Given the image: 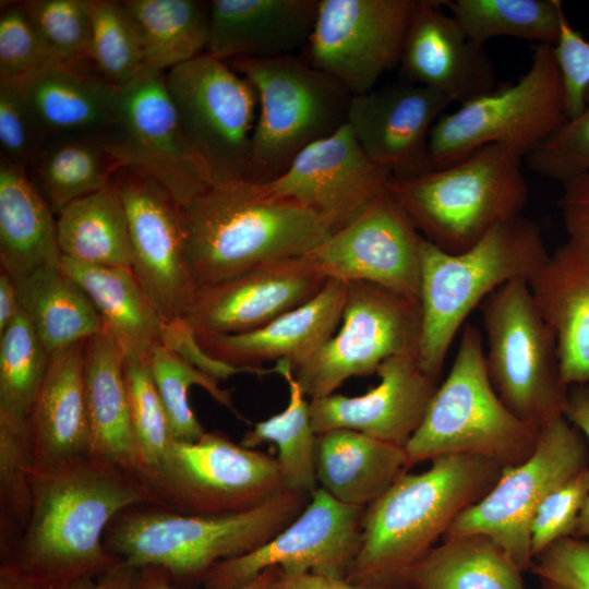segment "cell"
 I'll list each match as a JSON object with an SVG mask.
<instances>
[{
  "instance_id": "obj_20",
  "label": "cell",
  "mask_w": 589,
  "mask_h": 589,
  "mask_svg": "<svg viewBox=\"0 0 589 589\" xmlns=\"http://www.w3.org/2000/svg\"><path fill=\"white\" fill-rule=\"evenodd\" d=\"M392 176L368 157L345 124L303 149L280 176L257 184L267 196L314 211L333 233L383 193Z\"/></svg>"
},
{
  "instance_id": "obj_44",
  "label": "cell",
  "mask_w": 589,
  "mask_h": 589,
  "mask_svg": "<svg viewBox=\"0 0 589 589\" xmlns=\"http://www.w3.org/2000/svg\"><path fill=\"white\" fill-rule=\"evenodd\" d=\"M34 465L27 422L0 418L1 551L26 528L32 506L31 469Z\"/></svg>"
},
{
  "instance_id": "obj_13",
  "label": "cell",
  "mask_w": 589,
  "mask_h": 589,
  "mask_svg": "<svg viewBox=\"0 0 589 589\" xmlns=\"http://www.w3.org/2000/svg\"><path fill=\"white\" fill-rule=\"evenodd\" d=\"M184 135L214 183L248 180L259 112L252 83L204 52L168 71Z\"/></svg>"
},
{
  "instance_id": "obj_38",
  "label": "cell",
  "mask_w": 589,
  "mask_h": 589,
  "mask_svg": "<svg viewBox=\"0 0 589 589\" xmlns=\"http://www.w3.org/2000/svg\"><path fill=\"white\" fill-rule=\"evenodd\" d=\"M122 4L140 39L143 69L169 71L205 52L209 1L123 0Z\"/></svg>"
},
{
  "instance_id": "obj_5",
  "label": "cell",
  "mask_w": 589,
  "mask_h": 589,
  "mask_svg": "<svg viewBox=\"0 0 589 589\" xmlns=\"http://www.w3.org/2000/svg\"><path fill=\"white\" fill-rule=\"evenodd\" d=\"M548 257L540 227L521 215L496 225L471 248L456 254L423 239L421 369L438 381L449 347L472 310L509 281L529 283Z\"/></svg>"
},
{
  "instance_id": "obj_34",
  "label": "cell",
  "mask_w": 589,
  "mask_h": 589,
  "mask_svg": "<svg viewBox=\"0 0 589 589\" xmlns=\"http://www.w3.org/2000/svg\"><path fill=\"white\" fill-rule=\"evenodd\" d=\"M15 281L22 311L50 354L106 330L87 294L61 265L38 268Z\"/></svg>"
},
{
  "instance_id": "obj_45",
  "label": "cell",
  "mask_w": 589,
  "mask_h": 589,
  "mask_svg": "<svg viewBox=\"0 0 589 589\" xmlns=\"http://www.w3.org/2000/svg\"><path fill=\"white\" fill-rule=\"evenodd\" d=\"M123 373L131 423L142 466L141 477L159 464L173 437L149 359L125 357Z\"/></svg>"
},
{
  "instance_id": "obj_26",
  "label": "cell",
  "mask_w": 589,
  "mask_h": 589,
  "mask_svg": "<svg viewBox=\"0 0 589 589\" xmlns=\"http://www.w3.org/2000/svg\"><path fill=\"white\" fill-rule=\"evenodd\" d=\"M320 0H212L205 52L221 61L272 59L304 48Z\"/></svg>"
},
{
  "instance_id": "obj_50",
  "label": "cell",
  "mask_w": 589,
  "mask_h": 589,
  "mask_svg": "<svg viewBox=\"0 0 589 589\" xmlns=\"http://www.w3.org/2000/svg\"><path fill=\"white\" fill-rule=\"evenodd\" d=\"M56 60L21 2L4 5L0 14V77L26 79Z\"/></svg>"
},
{
  "instance_id": "obj_7",
  "label": "cell",
  "mask_w": 589,
  "mask_h": 589,
  "mask_svg": "<svg viewBox=\"0 0 589 589\" xmlns=\"http://www.w3.org/2000/svg\"><path fill=\"white\" fill-rule=\"evenodd\" d=\"M483 346L481 332L465 325L453 365L405 446L409 467L466 454L489 458L504 469L533 452L540 429L520 420L501 400L488 374Z\"/></svg>"
},
{
  "instance_id": "obj_16",
  "label": "cell",
  "mask_w": 589,
  "mask_h": 589,
  "mask_svg": "<svg viewBox=\"0 0 589 589\" xmlns=\"http://www.w3.org/2000/svg\"><path fill=\"white\" fill-rule=\"evenodd\" d=\"M365 508L340 503L317 488L304 509L269 541L224 560L205 576V589H238L271 567L345 579L360 543Z\"/></svg>"
},
{
  "instance_id": "obj_30",
  "label": "cell",
  "mask_w": 589,
  "mask_h": 589,
  "mask_svg": "<svg viewBox=\"0 0 589 589\" xmlns=\"http://www.w3.org/2000/svg\"><path fill=\"white\" fill-rule=\"evenodd\" d=\"M124 359L121 347L107 330L84 341L89 455L140 477L142 466L130 417Z\"/></svg>"
},
{
  "instance_id": "obj_27",
  "label": "cell",
  "mask_w": 589,
  "mask_h": 589,
  "mask_svg": "<svg viewBox=\"0 0 589 589\" xmlns=\"http://www.w3.org/2000/svg\"><path fill=\"white\" fill-rule=\"evenodd\" d=\"M24 88L45 140L104 136L115 123L119 88L91 62L52 61L24 79Z\"/></svg>"
},
{
  "instance_id": "obj_39",
  "label": "cell",
  "mask_w": 589,
  "mask_h": 589,
  "mask_svg": "<svg viewBox=\"0 0 589 589\" xmlns=\"http://www.w3.org/2000/svg\"><path fill=\"white\" fill-rule=\"evenodd\" d=\"M275 369L288 384V405L281 412L255 423L240 444L253 448L265 442L274 443L284 490L311 495L318 486L315 473L317 434L311 423L310 402L288 361L277 362Z\"/></svg>"
},
{
  "instance_id": "obj_59",
  "label": "cell",
  "mask_w": 589,
  "mask_h": 589,
  "mask_svg": "<svg viewBox=\"0 0 589 589\" xmlns=\"http://www.w3.org/2000/svg\"><path fill=\"white\" fill-rule=\"evenodd\" d=\"M137 570L122 563L96 580L60 589H132Z\"/></svg>"
},
{
  "instance_id": "obj_37",
  "label": "cell",
  "mask_w": 589,
  "mask_h": 589,
  "mask_svg": "<svg viewBox=\"0 0 589 589\" xmlns=\"http://www.w3.org/2000/svg\"><path fill=\"white\" fill-rule=\"evenodd\" d=\"M119 169L104 136L67 135L46 140L26 172L57 216L110 183Z\"/></svg>"
},
{
  "instance_id": "obj_25",
  "label": "cell",
  "mask_w": 589,
  "mask_h": 589,
  "mask_svg": "<svg viewBox=\"0 0 589 589\" xmlns=\"http://www.w3.org/2000/svg\"><path fill=\"white\" fill-rule=\"evenodd\" d=\"M347 283L328 279L306 303L248 333L196 338L212 358L238 368L288 361L297 368L315 354L341 322Z\"/></svg>"
},
{
  "instance_id": "obj_57",
  "label": "cell",
  "mask_w": 589,
  "mask_h": 589,
  "mask_svg": "<svg viewBox=\"0 0 589 589\" xmlns=\"http://www.w3.org/2000/svg\"><path fill=\"white\" fill-rule=\"evenodd\" d=\"M276 589H409L402 588H380L359 586L346 579L332 578L313 573H302L294 575H280Z\"/></svg>"
},
{
  "instance_id": "obj_1",
  "label": "cell",
  "mask_w": 589,
  "mask_h": 589,
  "mask_svg": "<svg viewBox=\"0 0 589 589\" xmlns=\"http://www.w3.org/2000/svg\"><path fill=\"white\" fill-rule=\"evenodd\" d=\"M26 528L2 555L43 589L100 578L123 562L108 552L105 534L123 510L158 502L145 482L91 455L31 469Z\"/></svg>"
},
{
  "instance_id": "obj_54",
  "label": "cell",
  "mask_w": 589,
  "mask_h": 589,
  "mask_svg": "<svg viewBox=\"0 0 589 589\" xmlns=\"http://www.w3.org/2000/svg\"><path fill=\"white\" fill-rule=\"evenodd\" d=\"M558 207L567 241L589 251V172L562 183Z\"/></svg>"
},
{
  "instance_id": "obj_31",
  "label": "cell",
  "mask_w": 589,
  "mask_h": 589,
  "mask_svg": "<svg viewBox=\"0 0 589 589\" xmlns=\"http://www.w3.org/2000/svg\"><path fill=\"white\" fill-rule=\"evenodd\" d=\"M409 468L404 447L347 429L317 434V486L342 504L368 507Z\"/></svg>"
},
{
  "instance_id": "obj_46",
  "label": "cell",
  "mask_w": 589,
  "mask_h": 589,
  "mask_svg": "<svg viewBox=\"0 0 589 589\" xmlns=\"http://www.w3.org/2000/svg\"><path fill=\"white\" fill-rule=\"evenodd\" d=\"M21 5L57 60L91 62L89 0H27Z\"/></svg>"
},
{
  "instance_id": "obj_18",
  "label": "cell",
  "mask_w": 589,
  "mask_h": 589,
  "mask_svg": "<svg viewBox=\"0 0 589 589\" xmlns=\"http://www.w3.org/2000/svg\"><path fill=\"white\" fill-rule=\"evenodd\" d=\"M423 239L385 190L305 256L328 279L371 283L419 299Z\"/></svg>"
},
{
  "instance_id": "obj_4",
  "label": "cell",
  "mask_w": 589,
  "mask_h": 589,
  "mask_svg": "<svg viewBox=\"0 0 589 589\" xmlns=\"http://www.w3.org/2000/svg\"><path fill=\"white\" fill-rule=\"evenodd\" d=\"M310 496L283 490L255 508L221 516L139 505L112 520L105 546L127 566L163 569L178 588L203 582L218 562L252 552L280 532L304 509Z\"/></svg>"
},
{
  "instance_id": "obj_53",
  "label": "cell",
  "mask_w": 589,
  "mask_h": 589,
  "mask_svg": "<svg viewBox=\"0 0 589 589\" xmlns=\"http://www.w3.org/2000/svg\"><path fill=\"white\" fill-rule=\"evenodd\" d=\"M161 345L218 381L237 374L266 375L276 372L275 366L272 369L238 368L212 358L200 346L184 318L164 322Z\"/></svg>"
},
{
  "instance_id": "obj_3",
  "label": "cell",
  "mask_w": 589,
  "mask_h": 589,
  "mask_svg": "<svg viewBox=\"0 0 589 589\" xmlns=\"http://www.w3.org/2000/svg\"><path fill=\"white\" fill-rule=\"evenodd\" d=\"M181 212L187 262L197 288L306 255L332 235L314 211L267 196L249 180L214 183Z\"/></svg>"
},
{
  "instance_id": "obj_55",
  "label": "cell",
  "mask_w": 589,
  "mask_h": 589,
  "mask_svg": "<svg viewBox=\"0 0 589 589\" xmlns=\"http://www.w3.org/2000/svg\"><path fill=\"white\" fill-rule=\"evenodd\" d=\"M565 418L580 430L589 444V386L587 384L573 385L569 389ZM573 537L589 541V495Z\"/></svg>"
},
{
  "instance_id": "obj_29",
  "label": "cell",
  "mask_w": 589,
  "mask_h": 589,
  "mask_svg": "<svg viewBox=\"0 0 589 589\" xmlns=\"http://www.w3.org/2000/svg\"><path fill=\"white\" fill-rule=\"evenodd\" d=\"M534 302L553 328L567 386L589 382V251L568 241L529 281Z\"/></svg>"
},
{
  "instance_id": "obj_2",
  "label": "cell",
  "mask_w": 589,
  "mask_h": 589,
  "mask_svg": "<svg viewBox=\"0 0 589 589\" xmlns=\"http://www.w3.org/2000/svg\"><path fill=\"white\" fill-rule=\"evenodd\" d=\"M503 468L476 455H446L420 473H402L365 507L357 554L346 580L402 588L407 573L442 539L466 508L480 501Z\"/></svg>"
},
{
  "instance_id": "obj_47",
  "label": "cell",
  "mask_w": 589,
  "mask_h": 589,
  "mask_svg": "<svg viewBox=\"0 0 589 589\" xmlns=\"http://www.w3.org/2000/svg\"><path fill=\"white\" fill-rule=\"evenodd\" d=\"M526 160L533 172L561 183L589 172V96L582 112L566 119Z\"/></svg>"
},
{
  "instance_id": "obj_9",
  "label": "cell",
  "mask_w": 589,
  "mask_h": 589,
  "mask_svg": "<svg viewBox=\"0 0 589 589\" xmlns=\"http://www.w3.org/2000/svg\"><path fill=\"white\" fill-rule=\"evenodd\" d=\"M486 334L485 365L505 406L542 429L565 417L569 386L562 378L556 336L526 280L509 281L480 304Z\"/></svg>"
},
{
  "instance_id": "obj_40",
  "label": "cell",
  "mask_w": 589,
  "mask_h": 589,
  "mask_svg": "<svg viewBox=\"0 0 589 589\" xmlns=\"http://www.w3.org/2000/svg\"><path fill=\"white\" fill-rule=\"evenodd\" d=\"M443 4L481 47L501 36L554 46L565 14L560 0H444Z\"/></svg>"
},
{
  "instance_id": "obj_19",
  "label": "cell",
  "mask_w": 589,
  "mask_h": 589,
  "mask_svg": "<svg viewBox=\"0 0 589 589\" xmlns=\"http://www.w3.org/2000/svg\"><path fill=\"white\" fill-rule=\"evenodd\" d=\"M112 181L128 217L135 278L164 322L183 318L197 287L187 262L181 206L129 170L119 169Z\"/></svg>"
},
{
  "instance_id": "obj_22",
  "label": "cell",
  "mask_w": 589,
  "mask_h": 589,
  "mask_svg": "<svg viewBox=\"0 0 589 589\" xmlns=\"http://www.w3.org/2000/svg\"><path fill=\"white\" fill-rule=\"evenodd\" d=\"M454 101L445 94L405 81L351 98L347 124L375 164L395 177L432 169L430 133Z\"/></svg>"
},
{
  "instance_id": "obj_58",
  "label": "cell",
  "mask_w": 589,
  "mask_h": 589,
  "mask_svg": "<svg viewBox=\"0 0 589 589\" xmlns=\"http://www.w3.org/2000/svg\"><path fill=\"white\" fill-rule=\"evenodd\" d=\"M22 313L15 279L0 268V334Z\"/></svg>"
},
{
  "instance_id": "obj_51",
  "label": "cell",
  "mask_w": 589,
  "mask_h": 589,
  "mask_svg": "<svg viewBox=\"0 0 589 589\" xmlns=\"http://www.w3.org/2000/svg\"><path fill=\"white\" fill-rule=\"evenodd\" d=\"M554 57L562 76L567 119L582 112L589 96V41L569 23L561 21Z\"/></svg>"
},
{
  "instance_id": "obj_8",
  "label": "cell",
  "mask_w": 589,
  "mask_h": 589,
  "mask_svg": "<svg viewBox=\"0 0 589 589\" xmlns=\"http://www.w3.org/2000/svg\"><path fill=\"white\" fill-rule=\"evenodd\" d=\"M227 63L252 83L259 98L249 181L274 180L303 149L347 124L352 95L305 59L290 55Z\"/></svg>"
},
{
  "instance_id": "obj_15",
  "label": "cell",
  "mask_w": 589,
  "mask_h": 589,
  "mask_svg": "<svg viewBox=\"0 0 589 589\" xmlns=\"http://www.w3.org/2000/svg\"><path fill=\"white\" fill-rule=\"evenodd\" d=\"M104 142L121 169L155 182L180 206L213 184L184 135L164 72L143 69L119 88Z\"/></svg>"
},
{
  "instance_id": "obj_21",
  "label": "cell",
  "mask_w": 589,
  "mask_h": 589,
  "mask_svg": "<svg viewBox=\"0 0 589 589\" xmlns=\"http://www.w3.org/2000/svg\"><path fill=\"white\" fill-rule=\"evenodd\" d=\"M327 281L305 255L269 262L199 287L183 318L196 338L252 332L306 303Z\"/></svg>"
},
{
  "instance_id": "obj_11",
  "label": "cell",
  "mask_w": 589,
  "mask_h": 589,
  "mask_svg": "<svg viewBox=\"0 0 589 589\" xmlns=\"http://www.w3.org/2000/svg\"><path fill=\"white\" fill-rule=\"evenodd\" d=\"M141 478L159 507L189 515L242 513L284 490L276 458L215 432L194 442L173 440Z\"/></svg>"
},
{
  "instance_id": "obj_32",
  "label": "cell",
  "mask_w": 589,
  "mask_h": 589,
  "mask_svg": "<svg viewBox=\"0 0 589 589\" xmlns=\"http://www.w3.org/2000/svg\"><path fill=\"white\" fill-rule=\"evenodd\" d=\"M57 216L26 170L0 156V264L14 279L58 266Z\"/></svg>"
},
{
  "instance_id": "obj_41",
  "label": "cell",
  "mask_w": 589,
  "mask_h": 589,
  "mask_svg": "<svg viewBox=\"0 0 589 589\" xmlns=\"http://www.w3.org/2000/svg\"><path fill=\"white\" fill-rule=\"evenodd\" d=\"M50 356L22 311L0 334V418L27 422Z\"/></svg>"
},
{
  "instance_id": "obj_61",
  "label": "cell",
  "mask_w": 589,
  "mask_h": 589,
  "mask_svg": "<svg viewBox=\"0 0 589 589\" xmlns=\"http://www.w3.org/2000/svg\"><path fill=\"white\" fill-rule=\"evenodd\" d=\"M542 584H541V589H568L564 586H561L558 584H555V582H551V581H546V580H541Z\"/></svg>"
},
{
  "instance_id": "obj_10",
  "label": "cell",
  "mask_w": 589,
  "mask_h": 589,
  "mask_svg": "<svg viewBox=\"0 0 589 589\" xmlns=\"http://www.w3.org/2000/svg\"><path fill=\"white\" fill-rule=\"evenodd\" d=\"M566 119L553 46L536 45L528 70L516 83L465 101L435 122L429 139L432 169L455 164L489 144L526 157Z\"/></svg>"
},
{
  "instance_id": "obj_36",
  "label": "cell",
  "mask_w": 589,
  "mask_h": 589,
  "mask_svg": "<svg viewBox=\"0 0 589 589\" xmlns=\"http://www.w3.org/2000/svg\"><path fill=\"white\" fill-rule=\"evenodd\" d=\"M57 233L63 256L132 271L128 217L112 180L67 205L57 215Z\"/></svg>"
},
{
  "instance_id": "obj_23",
  "label": "cell",
  "mask_w": 589,
  "mask_h": 589,
  "mask_svg": "<svg viewBox=\"0 0 589 589\" xmlns=\"http://www.w3.org/2000/svg\"><path fill=\"white\" fill-rule=\"evenodd\" d=\"M376 374L378 384L363 395L311 399L315 433L347 429L405 448L424 417L437 380L421 369L414 354L386 359Z\"/></svg>"
},
{
  "instance_id": "obj_49",
  "label": "cell",
  "mask_w": 589,
  "mask_h": 589,
  "mask_svg": "<svg viewBox=\"0 0 589 589\" xmlns=\"http://www.w3.org/2000/svg\"><path fill=\"white\" fill-rule=\"evenodd\" d=\"M588 495L589 467L542 501L530 527V549L533 558L556 541L574 534Z\"/></svg>"
},
{
  "instance_id": "obj_12",
  "label": "cell",
  "mask_w": 589,
  "mask_h": 589,
  "mask_svg": "<svg viewBox=\"0 0 589 589\" xmlns=\"http://www.w3.org/2000/svg\"><path fill=\"white\" fill-rule=\"evenodd\" d=\"M588 446L580 430L565 417L543 426L531 455L504 468L490 491L460 513L443 538L483 534L520 570L530 569L533 515L551 492L589 467Z\"/></svg>"
},
{
  "instance_id": "obj_14",
  "label": "cell",
  "mask_w": 589,
  "mask_h": 589,
  "mask_svg": "<svg viewBox=\"0 0 589 589\" xmlns=\"http://www.w3.org/2000/svg\"><path fill=\"white\" fill-rule=\"evenodd\" d=\"M340 323L338 332L315 354L291 368L311 399L332 395L352 376L376 373L390 357H419V299L371 283H349Z\"/></svg>"
},
{
  "instance_id": "obj_48",
  "label": "cell",
  "mask_w": 589,
  "mask_h": 589,
  "mask_svg": "<svg viewBox=\"0 0 589 589\" xmlns=\"http://www.w3.org/2000/svg\"><path fill=\"white\" fill-rule=\"evenodd\" d=\"M45 141L29 108L24 79L0 77V156L27 171Z\"/></svg>"
},
{
  "instance_id": "obj_28",
  "label": "cell",
  "mask_w": 589,
  "mask_h": 589,
  "mask_svg": "<svg viewBox=\"0 0 589 589\" xmlns=\"http://www.w3.org/2000/svg\"><path fill=\"white\" fill-rule=\"evenodd\" d=\"M27 426L35 467L62 464L89 455L84 341L50 356Z\"/></svg>"
},
{
  "instance_id": "obj_35",
  "label": "cell",
  "mask_w": 589,
  "mask_h": 589,
  "mask_svg": "<svg viewBox=\"0 0 589 589\" xmlns=\"http://www.w3.org/2000/svg\"><path fill=\"white\" fill-rule=\"evenodd\" d=\"M522 570L490 538H443L404 579L409 589H527Z\"/></svg>"
},
{
  "instance_id": "obj_60",
  "label": "cell",
  "mask_w": 589,
  "mask_h": 589,
  "mask_svg": "<svg viewBox=\"0 0 589 589\" xmlns=\"http://www.w3.org/2000/svg\"><path fill=\"white\" fill-rule=\"evenodd\" d=\"M0 589H43L16 566L2 563L0 566Z\"/></svg>"
},
{
  "instance_id": "obj_17",
  "label": "cell",
  "mask_w": 589,
  "mask_h": 589,
  "mask_svg": "<svg viewBox=\"0 0 589 589\" xmlns=\"http://www.w3.org/2000/svg\"><path fill=\"white\" fill-rule=\"evenodd\" d=\"M414 0H320L305 60L352 96L398 67Z\"/></svg>"
},
{
  "instance_id": "obj_56",
  "label": "cell",
  "mask_w": 589,
  "mask_h": 589,
  "mask_svg": "<svg viewBox=\"0 0 589 589\" xmlns=\"http://www.w3.org/2000/svg\"><path fill=\"white\" fill-rule=\"evenodd\" d=\"M281 570L271 567L261 573L249 584L238 589H276ZM132 589H179L173 586L168 575L157 567H144L137 570Z\"/></svg>"
},
{
  "instance_id": "obj_43",
  "label": "cell",
  "mask_w": 589,
  "mask_h": 589,
  "mask_svg": "<svg viewBox=\"0 0 589 589\" xmlns=\"http://www.w3.org/2000/svg\"><path fill=\"white\" fill-rule=\"evenodd\" d=\"M89 61L112 85L120 88L143 69L137 33L122 1L89 0Z\"/></svg>"
},
{
  "instance_id": "obj_24",
  "label": "cell",
  "mask_w": 589,
  "mask_h": 589,
  "mask_svg": "<svg viewBox=\"0 0 589 589\" xmlns=\"http://www.w3.org/2000/svg\"><path fill=\"white\" fill-rule=\"evenodd\" d=\"M443 0H414L398 63L401 81L438 91L462 104L496 88L495 68Z\"/></svg>"
},
{
  "instance_id": "obj_6",
  "label": "cell",
  "mask_w": 589,
  "mask_h": 589,
  "mask_svg": "<svg viewBox=\"0 0 589 589\" xmlns=\"http://www.w3.org/2000/svg\"><path fill=\"white\" fill-rule=\"evenodd\" d=\"M521 166L520 154L489 144L444 168L392 176L386 191L426 241L456 254L521 215L529 199Z\"/></svg>"
},
{
  "instance_id": "obj_33",
  "label": "cell",
  "mask_w": 589,
  "mask_h": 589,
  "mask_svg": "<svg viewBox=\"0 0 589 589\" xmlns=\"http://www.w3.org/2000/svg\"><path fill=\"white\" fill-rule=\"evenodd\" d=\"M61 268L87 294L125 357L149 359L164 320L130 269L61 257Z\"/></svg>"
},
{
  "instance_id": "obj_52",
  "label": "cell",
  "mask_w": 589,
  "mask_h": 589,
  "mask_svg": "<svg viewBox=\"0 0 589 589\" xmlns=\"http://www.w3.org/2000/svg\"><path fill=\"white\" fill-rule=\"evenodd\" d=\"M530 570L568 589H589V541L563 538L534 557Z\"/></svg>"
},
{
  "instance_id": "obj_42",
  "label": "cell",
  "mask_w": 589,
  "mask_h": 589,
  "mask_svg": "<svg viewBox=\"0 0 589 589\" xmlns=\"http://www.w3.org/2000/svg\"><path fill=\"white\" fill-rule=\"evenodd\" d=\"M149 365L173 440L194 442L205 433L189 402L192 385L203 387L218 402L237 413L231 394L219 386L217 378L193 366L163 345L153 351Z\"/></svg>"
}]
</instances>
